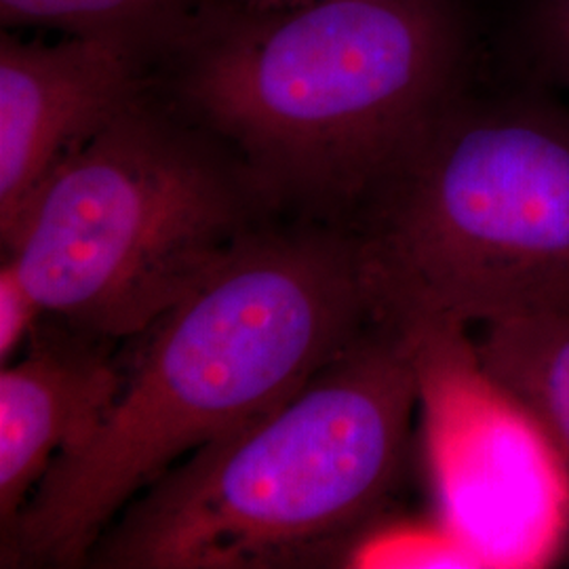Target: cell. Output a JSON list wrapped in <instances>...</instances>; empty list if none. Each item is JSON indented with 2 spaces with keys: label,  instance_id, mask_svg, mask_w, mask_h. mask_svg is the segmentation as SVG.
<instances>
[{
  "label": "cell",
  "instance_id": "6da1fadb",
  "mask_svg": "<svg viewBox=\"0 0 569 569\" xmlns=\"http://www.w3.org/2000/svg\"><path fill=\"white\" fill-rule=\"evenodd\" d=\"M376 319L350 228L256 230L138 336L117 395L44 472L9 547L41 566L87 561L143 489L291 399Z\"/></svg>",
  "mask_w": 569,
  "mask_h": 569
},
{
  "label": "cell",
  "instance_id": "7a4b0ae2",
  "mask_svg": "<svg viewBox=\"0 0 569 569\" xmlns=\"http://www.w3.org/2000/svg\"><path fill=\"white\" fill-rule=\"evenodd\" d=\"M171 93L266 204L350 222L475 81L467 0L207 7L163 53Z\"/></svg>",
  "mask_w": 569,
  "mask_h": 569
},
{
  "label": "cell",
  "instance_id": "3957f363",
  "mask_svg": "<svg viewBox=\"0 0 569 569\" xmlns=\"http://www.w3.org/2000/svg\"><path fill=\"white\" fill-rule=\"evenodd\" d=\"M422 355L406 331L376 319L291 399L143 489L87 561L300 568L352 549L403 477Z\"/></svg>",
  "mask_w": 569,
  "mask_h": 569
},
{
  "label": "cell",
  "instance_id": "277c9868",
  "mask_svg": "<svg viewBox=\"0 0 569 569\" xmlns=\"http://www.w3.org/2000/svg\"><path fill=\"white\" fill-rule=\"evenodd\" d=\"M346 228L376 317L425 348L569 312V106L509 77L470 82Z\"/></svg>",
  "mask_w": 569,
  "mask_h": 569
},
{
  "label": "cell",
  "instance_id": "5b68a950",
  "mask_svg": "<svg viewBox=\"0 0 569 569\" xmlns=\"http://www.w3.org/2000/svg\"><path fill=\"white\" fill-rule=\"evenodd\" d=\"M262 204L224 143L148 89L47 176L2 232L4 260L44 317L131 340L260 230Z\"/></svg>",
  "mask_w": 569,
  "mask_h": 569
},
{
  "label": "cell",
  "instance_id": "8992f818",
  "mask_svg": "<svg viewBox=\"0 0 569 569\" xmlns=\"http://www.w3.org/2000/svg\"><path fill=\"white\" fill-rule=\"evenodd\" d=\"M161 56L112 34L0 37V234L47 176L142 98Z\"/></svg>",
  "mask_w": 569,
  "mask_h": 569
},
{
  "label": "cell",
  "instance_id": "52a82bcc",
  "mask_svg": "<svg viewBox=\"0 0 569 569\" xmlns=\"http://www.w3.org/2000/svg\"><path fill=\"white\" fill-rule=\"evenodd\" d=\"M63 327V326H61ZM103 340L63 327L0 371V517L18 521L61 451L77 443L121 387Z\"/></svg>",
  "mask_w": 569,
  "mask_h": 569
},
{
  "label": "cell",
  "instance_id": "ba28073f",
  "mask_svg": "<svg viewBox=\"0 0 569 569\" xmlns=\"http://www.w3.org/2000/svg\"><path fill=\"white\" fill-rule=\"evenodd\" d=\"M470 329L477 373L536 428L569 498V312L496 319Z\"/></svg>",
  "mask_w": 569,
  "mask_h": 569
},
{
  "label": "cell",
  "instance_id": "9c48e42d",
  "mask_svg": "<svg viewBox=\"0 0 569 569\" xmlns=\"http://www.w3.org/2000/svg\"><path fill=\"white\" fill-rule=\"evenodd\" d=\"M211 0H0L2 30L44 28L112 34L142 42L161 58Z\"/></svg>",
  "mask_w": 569,
  "mask_h": 569
},
{
  "label": "cell",
  "instance_id": "30bf717a",
  "mask_svg": "<svg viewBox=\"0 0 569 569\" xmlns=\"http://www.w3.org/2000/svg\"><path fill=\"white\" fill-rule=\"evenodd\" d=\"M502 60L505 77L569 106V0H517Z\"/></svg>",
  "mask_w": 569,
  "mask_h": 569
},
{
  "label": "cell",
  "instance_id": "8fae6325",
  "mask_svg": "<svg viewBox=\"0 0 569 569\" xmlns=\"http://www.w3.org/2000/svg\"><path fill=\"white\" fill-rule=\"evenodd\" d=\"M44 317L39 300L9 260L0 268V363L7 366L23 338Z\"/></svg>",
  "mask_w": 569,
  "mask_h": 569
},
{
  "label": "cell",
  "instance_id": "7c38bea8",
  "mask_svg": "<svg viewBox=\"0 0 569 569\" xmlns=\"http://www.w3.org/2000/svg\"><path fill=\"white\" fill-rule=\"evenodd\" d=\"M222 4H230L237 9H244V11H283V9H291V7H300V4H308L312 0H218Z\"/></svg>",
  "mask_w": 569,
  "mask_h": 569
},
{
  "label": "cell",
  "instance_id": "4fadbf2b",
  "mask_svg": "<svg viewBox=\"0 0 569 569\" xmlns=\"http://www.w3.org/2000/svg\"><path fill=\"white\" fill-rule=\"evenodd\" d=\"M559 561H563V566L569 568V515L568 526H566V536H563V545H561V552H559Z\"/></svg>",
  "mask_w": 569,
  "mask_h": 569
}]
</instances>
